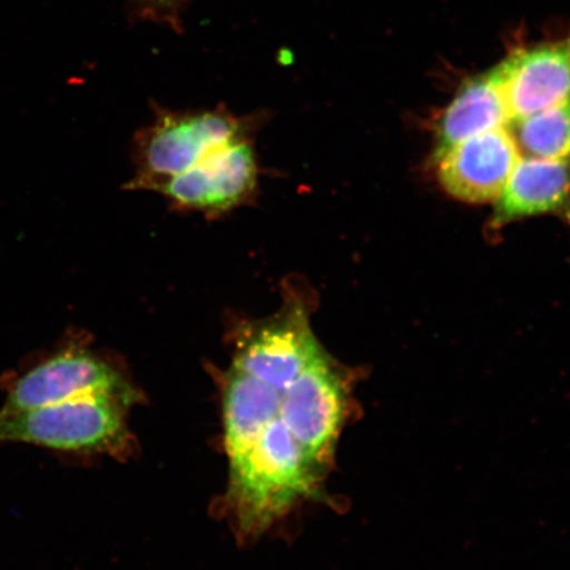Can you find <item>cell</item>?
Instances as JSON below:
<instances>
[{"instance_id":"cell-6","label":"cell","mask_w":570,"mask_h":570,"mask_svg":"<svg viewBox=\"0 0 570 570\" xmlns=\"http://www.w3.org/2000/svg\"><path fill=\"white\" fill-rule=\"evenodd\" d=\"M522 153L510 127L476 135L438 156V176L448 195L470 204L495 203Z\"/></svg>"},{"instance_id":"cell-5","label":"cell","mask_w":570,"mask_h":570,"mask_svg":"<svg viewBox=\"0 0 570 570\" xmlns=\"http://www.w3.org/2000/svg\"><path fill=\"white\" fill-rule=\"evenodd\" d=\"M98 394H131L109 362L88 348L70 347L49 356L11 382L3 411H20Z\"/></svg>"},{"instance_id":"cell-1","label":"cell","mask_w":570,"mask_h":570,"mask_svg":"<svg viewBox=\"0 0 570 570\" xmlns=\"http://www.w3.org/2000/svg\"><path fill=\"white\" fill-rule=\"evenodd\" d=\"M348 381L326 352L301 372L232 366L224 382L229 499L240 529H266L317 494L348 411Z\"/></svg>"},{"instance_id":"cell-10","label":"cell","mask_w":570,"mask_h":570,"mask_svg":"<svg viewBox=\"0 0 570 570\" xmlns=\"http://www.w3.org/2000/svg\"><path fill=\"white\" fill-rule=\"evenodd\" d=\"M510 130L522 155L543 159L570 158V101L518 119Z\"/></svg>"},{"instance_id":"cell-7","label":"cell","mask_w":570,"mask_h":570,"mask_svg":"<svg viewBox=\"0 0 570 570\" xmlns=\"http://www.w3.org/2000/svg\"><path fill=\"white\" fill-rule=\"evenodd\" d=\"M498 66L501 68L511 124L548 107L570 101V36L517 49Z\"/></svg>"},{"instance_id":"cell-9","label":"cell","mask_w":570,"mask_h":570,"mask_svg":"<svg viewBox=\"0 0 570 570\" xmlns=\"http://www.w3.org/2000/svg\"><path fill=\"white\" fill-rule=\"evenodd\" d=\"M511 126L501 68L470 78L440 118L434 158L462 140Z\"/></svg>"},{"instance_id":"cell-3","label":"cell","mask_w":570,"mask_h":570,"mask_svg":"<svg viewBox=\"0 0 570 570\" xmlns=\"http://www.w3.org/2000/svg\"><path fill=\"white\" fill-rule=\"evenodd\" d=\"M244 139H249L244 124L224 112L163 118L138 138L132 187L155 190L209 154Z\"/></svg>"},{"instance_id":"cell-2","label":"cell","mask_w":570,"mask_h":570,"mask_svg":"<svg viewBox=\"0 0 570 570\" xmlns=\"http://www.w3.org/2000/svg\"><path fill=\"white\" fill-rule=\"evenodd\" d=\"M130 395L98 394L28 410H0V445L30 444L59 452L112 451L125 439Z\"/></svg>"},{"instance_id":"cell-4","label":"cell","mask_w":570,"mask_h":570,"mask_svg":"<svg viewBox=\"0 0 570 570\" xmlns=\"http://www.w3.org/2000/svg\"><path fill=\"white\" fill-rule=\"evenodd\" d=\"M258 185V161L249 139L230 142L155 190L176 208L206 214L230 212L252 199Z\"/></svg>"},{"instance_id":"cell-8","label":"cell","mask_w":570,"mask_h":570,"mask_svg":"<svg viewBox=\"0 0 570 570\" xmlns=\"http://www.w3.org/2000/svg\"><path fill=\"white\" fill-rule=\"evenodd\" d=\"M570 208V158L543 159L522 155L495 202V227Z\"/></svg>"}]
</instances>
